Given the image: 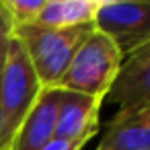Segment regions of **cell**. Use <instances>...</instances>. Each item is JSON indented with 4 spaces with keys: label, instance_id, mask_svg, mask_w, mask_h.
I'll list each match as a JSON object with an SVG mask.
<instances>
[{
    "label": "cell",
    "instance_id": "cell-1",
    "mask_svg": "<svg viewBox=\"0 0 150 150\" xmlns=\"http://www.w3.org/2000/svg\"><path fill=\"white\" fill-rule=\"evenodd\" d=\"M95 25H82L72 29H52L41 25H21L13 29V37H17L27 52V58L39 78L43 88H56L64 72L68 70L72 58L84 39L93 33Z\"/></svg>",
    "mask_w": 150,
    "mask_h": 150
},
{
    "label": "cell",
    "instance_id": "cell-2",
    "mask_svg": "<svg viewBox=\"0 0 150 150\" xmlns=\"http://www.w3.org/2000/svg\"><path fill=\"white\" fill-rule=\"evenodd\" d=\"M121 62L123 56L117 45L105 33L93 29V33L78 47L76 56L72 58L68 70L64 72L56 88L80 93L103 101L117 78Z\"/></svg>",
    "mask_w": 150,
    "mask_h": 150
},
{
    "label": "cell",
    "instance_id": "cell-3",
    "mask_svg": "<svg viewBox=\"0 0 150 150\" xmlns=\"http://www.w3.org/2000/svg\"><path fill=\"white\" fill-rule=\"evenodd\" d=\"M41 91L43 86L39 84V78L27 58V52L23 50L17 37H11L2 72H0V107L4 115V138L8 150L23 119L35 105Z\"/></svg>",
    "mask_w": 150,
    "mask_h": 150
},
{
    "label": "cell",
    "instance_id": "cell-4",
    "mask_svg": "<svg viewBox=\"0 0 150 150\" xmlns=\"http://www.w3.org/2000/svg\"><path fill=\"white\" fill-rule=\"evenodd\" d=\"M93 25L127 58L150 45V0H101Z\"/></svg>",
    "mask_w": 150,
    "mask_h": 150
},
{
    "label": "cell",
    "instance_id": "cell-5",
    "mask_svg": "<svg viewBox=\"0 0 150 150\" xmlns=\"http://www.w3.org/2000/svg\"><path fill=\"white\" fill-rule=\"evenodd\" d=\"M103 103L117 105L115 117H125L150 107V45L123 58Z\"/></svg>",
    "mask_w": 150,
    "mask_h": 150
},
{
    "label": "cell",
    "instance_id": "cell-6",
    "mask_svg": "<svg viewBox=\"0 0 150 150\" xmlns=\"http://www.w3.org/2000/svg\"><path fill=\"white\" fill-rule=\"evenodd\" d=\"M62 88H43L23 119L11 150H41L50 140H54L58 109L62 103Z\"/></svg>",
    "mask_w": 150,
    "mask_h": 150
},
{
    "label": "cell",
    "instance_id": "cell-7",
    "mask_svg": "<svg viewBox=\"0 0 150 150\" xmlns=\"http://www.w3.org/2000/svg\"><path fill=\"white\" fill-rule=\"evenodd\" d=\"M103 101L80 93L64 91L58 109L54 138L70 142H88L99 132V111Z\"/></svg>",
    "mask_w": 150,
    "mask_h": 150
},
{
    "label": "cell",
    "instance_id": "cell-8",
    "mask_svg": "<svg viewBox=\"0 0 150 150\" xmlns=\"http://www.w3.org/2000/svg\"><path fill=\"white\" fill-rule=\"evenodd\" d=\"M97 150H150V113L113 117Z\"/></svg>",
    "mask_w": 150,
    "mask_h": 150
},
{
    "label": "cell",
    "instance_id": "cell-9",
    "mask_svg": "<svg viewBox=\"0 0 150 150\" xmlns=\"http://www.w3.org/2000/svg\"><path fill=\"white\" fill-rule=\"evenodd\" d=\"M101 0H45L35 25L52 29H72L93 25Z\"/></svg>",
    "mask_w": 150,
    "mask_h": 150
},
{
    "label": "cell",
    "instance_id": "cell-10",
    "mask_svg": "<svg viewBox=\"0 0 150 150\" xmlns=\"http://www.w3.org/2000/svg\"><path fill=\"white\" fill-rule=\"evenodd\" d=\"M43 4H45V0H0V6L11 19L13 29L35 23Z\"/></svg>",
    "mask_w": 150,
    "mask_h": 150
},
{
    "label": "cell",
    "instance_id": "cell-11",
    "mask_svg": "<svg viewBox=\"0 0 150 150\" xmlns=\"http://www.w3.org/2000/svg\"><path fill=\"white\" fill-rule=\"evenodd\" d=\"M11 37H13V23L6 17V13L2 11V6H0V54L6 52V45H8Z\"/></svg>",
    "mask_w": 150,
    "mask_h": 150
},
{
    "label": "cell",
    "instance_id": "cell-12",
    "mask_svg": "<svg viewBox=\"0 0 150 150\" xmlns=\"http://www.w3.org/2000/svg\"><path fill=\"white\" fill-rule=\"evenodd\" d=\"M84 146H86L84 142H70V140L54 138V140H50L41 150H82Z\"/></svg>",
    "mask_w": 150,
    "mask_h": 150
},
{
    "label": "cell",
    "instance_id": "cell-13",
    "mask_svg": "<svg viewBox=\"0 0 150 150\" xmlns=\"http://www.w3.org/2000/svg\"><path fill=\"white\" fill-rule=\"evenodd\" d=\"M0 150H8L6 148V138H4V115H2V107H0Z\"/></svg>",
    "mask_w": 150,
    "mask_h": 150
},
{
    "label": "cell",
    "instance_id": "cell-14",
    "mask_svg": "<svg viewBox=\"0 0 150 150\" xmlns=\"http://www.w3.org/2000/svg\"><path fill=\"white\" fill-rule=\"evenodd\" d=\"M4 56H6V52H2V54H0V72H2V64H4Z\"/></svg>",
    "mask_w": 150,
    "mask_h": 150
},
{
    "label": "cell",
    "instance_id": "cell-15",
    "mask_svg": "<svg viewBox=\"0 0 150 150\" xmlns=\"http://www.w3.org/2000/svg\"><path fill=\"white\" fill-rule=\"evenodd\" d=\"M144 111H146V113H150V107H148V109H144Z\"/></svg>",
    "mask_w": 150,
    "mask_h": 150
}]
</instances>
